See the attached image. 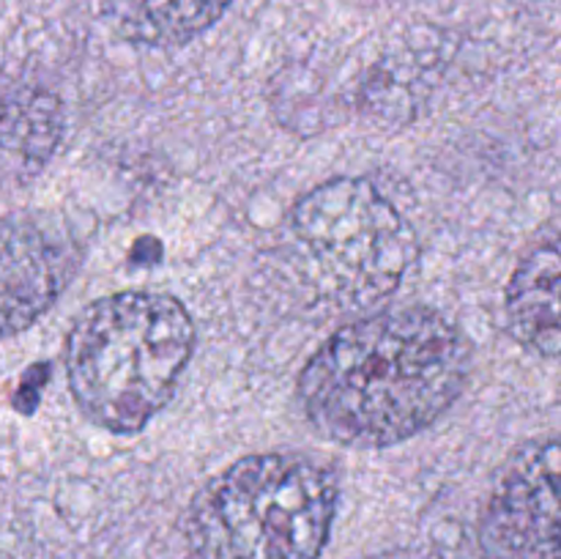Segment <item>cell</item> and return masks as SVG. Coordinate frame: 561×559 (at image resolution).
Segmentation results:
<instances>
[{"mask_svg":"<svg viewBox=\"0 0 561 559\" xmlns=\"http://www.w3.org/2000/svg\"><path fill=\"white\" fill-rule=\"evenodd\" d=\"M466 334L427 307L376 310L340 327L296 389L310 425L354 449H383L431 427L463 392Z\"/></svg>","mask_w":561,"mask_h":559,"instance_id":"obj_1","label":"cell"},{"mask_svg":"<svg viewBox=\"0 0 561 559\" xmlns=\"http://www.w3.org/2000/svg\"><path fill=\"white\" fill-rule=\"evenodd\" d=\"M195 351V323L175 296L121 290L88 305L66 340L77 409L110 433H137L170 403Z\"/></svg>","mask_w":561,"mask_h":559,"instance_id":"obj_2","label":"cell"},{"mask_svg":"<svg viewBox=\"0 0 561 559\" xmlns=\"http://www.w3.org/2000/svg\"><path fill=\"white\" fill-rule=\"evenodd\" d=\"M279 255L323 312H362L398 294L420 244L409 219L373 181L345 175L294 203Z\"/></svg>","mask_w":561,"mask_h":559,"instance_id":"obj_3","label":"cell"},{"mask_svg":"<svg viewBox=\"0 0 561 559\" xmlns=\"http://www.w3.org/2000/svg\"><path fill=\"white\" fill-rule=\"evenodd\" d=\"M337 513V480L296 453L247 455L197 491L186 559H318Z\"/></svg>","mask_w":561,"mask_h":559,"instance_id":"obj_4","label":"cell"},{"mask_svg":"<svg viewBox=\"0 0 561 559\" xmlns=\"http://www.w3.org/2000/svg\"><path fill=\"white\" fill-rule=\"evenodd\" d=\"M559 460L557 438L504 460L480 524L488 559H559Z\"/></svg>","mask_w":561,"mask_h":559,"instance_id":"obj_5","label":"cell"},{"mask_svg":"<svg viewBox=\"0 0 561 559\" xmlns=\"http://www.w3.org/2000/svg\"><path fill=\"white\" fill-rule=\"evenodd\" d=\"M71 263V247L36 219L0 223V340L25 332L53 307Z\"/></svg>","mask_w":561,"mask_h":559,"instance_id":"obj_6","label":"cell"},{"mask_svg":"<svg viewBox=\"0 0 561 559\" xmlns=\"http://www.w3.org/2000/svg\"><path fill=\"white\" fill-rule=\"evenodd\" d=\"M559 288L561 255L557 241H548L520 258L504 299L513 338L546 360H557L561 345Z\"/></svg>","mask_w":561,"mask_h":559,"instance_id":"obj_7","label":"cell"},{"mask_svg":"<svg viewBox=\"0 0 561 559\" xmlns=\"http://www.w3.org/2000/svg\"><path fill=\"white\" fill-rule=\"evenodd\" d=\"M233 0H104L124 38L146 47H179L214 25Z\"/></svg>","mask_w":561,"mask_h":559,"instance_id":"obj_8","label":"cell"},{"mask_svg":"<svg viewBox=\"0 0 561 559\" xmlns=\"http://www.w3.org/2000/svg\"><path fill=\"white\" fill-rule=\"evenodd\" d=\"M373 559H409V557H373Z\"/></svg>","mask_w":561,"mask_h":559,"instance_id":"obj_9","label":"cell"}]
</instances>
